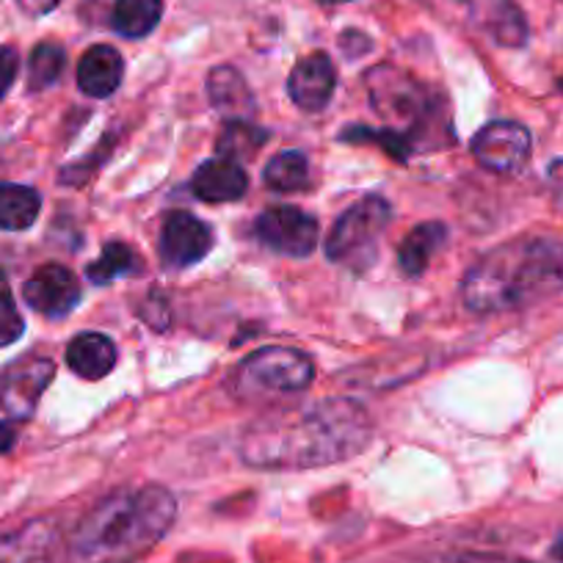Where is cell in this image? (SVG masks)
<instances>
[{"mask_svg": "<svg viewBox=\"0 0 563 563\" xmlns=\"http://www.w3.org/2000/svg\"><path fill=\"white\" fill-rule=\"evenodd\" d=\"M473 158L495 175H514L530 158V133L519 122H489L473 135Z\"/></svg>", "mask_w": 563, "mask_h": 563, "instance_id": "9", "label": "cell"}, {"mask_svg": "<svg viewBox=\"0 0 563 563\" xmlns=\"http://www.w3.org/2000/svg\"><path fill=\"white\" fill-rule=\"evenodd\" d=\"M338 86V69L327 53H310L294 67L288 78V95L301 111H323Z\"/></svg>", "mask_w": 563, "mask_h": 563, "instance_id": "13", "label": "cell"}, {"mask_svg": "<svg viewBox=\"0 0 563 563\" xmlns=\"http://www.w3.org/2000/svg\"><path fill=\"white\" fill-rule=\"evenodd\" d=\"M265 186L274 191H301L310 186V161L299 150L279 153L265 164Z\"/></svg>", "mask_w": 563, "mask_h": 563, "instance_id": "22", "label": "cell"}, {"mask_svg": "<svg viewBox=\"0 0 563 563\" xmlns=\"http://www.w3.org/2000/svg\"><path fill=\"white\" fill-rule=\"evenodd\" d=\"M191 188L202 202H235L246 194L249 177L235 161L216 158L194 172Z\"/></svg>", "mask_w": 563, "mask_h": 563, "instance_id": "16", "label": "cell"}, {"mask_svg": "<svg viewBox=\"0 0 563 563\" xmlns=\"http://www.w3.org/2000/svg\"><path fill=\"white\" fill-rule=\"evenodd\" d=\"M470 23L503 47H522L528 42V20L517 0H459Z\"/></svg>", "mask_w": 563, "mask_h": 563, "instance_id": "12", "label": "cell"}, {"mask_svg": "<svg viewBox=\"0 0 563 563\" xmlns=\"http://www.w3.org/2000/svg\"><path fill=\"white\" fill-rule=\"evenodd\" d=\"M552 558H555V561H561V563H563V536H561V539L555 541V544H552Z\"/></svg>", "mask_w": 563, "mask_h": 563, "instance_id": "33", "label": "cell"}, {"mask_svg": "<svg viewBox=\"0 0 563 563\" xmlns=\"http://www.w3.org/2000/svg\"><path fill=\"white\" fill-rule=\"evenodd\" d=\"M23 296L31 310L47 318H64L78 307L80 282L67 265L47 263L29 276Z\"/></svg>", "mask_w": 563, "mask_h": 563, "instance_id": "10", "label": "cell"}, {"mask_svg": "<svg viewBox=\"0 0 563 563\" xmlns=\"http://www.w3.org/2000/svg\"><path fill=\"white\" fill-rule=\"evenodd\" d=\"M67 67V53L56 42H42L34 47L29 58V89L42 91L56 84Z\"/></svg>", "mask_w": 563, "mask_h": 563, "instance_id": "25", "label": "cell"}, {"mask_svg": "<svg viewBox=\"0 0 563 563\" xmlns=\"http://www.w3.org/2000/svg\"><path fill=\"white\" fill-rule=\"evenodd\" d=\"M161 257L172 268H188V265L199 263L213 249V230L197 216L186 213V210H175L166 216L164 230H161Z\"/></svg>", "mask_w": 563, "mask_h": 563, "instance_id": "11", "label": "cell"}, {"mask_svg": "<svg viewBox=\"0 0 563 563\" xmlns=\"http://www.w3.org/2000/svg\"><path fill=\"white\" fill-rule=\"evenodd\" d=\"M254 232L274 252L299 260L310 257L318 246V238H321V227H318L316 216L290 208V205L263 210L254 221Z\"/></svg>", "mask_w": 563, "mask_h": 563, "instance_id": "7", "label": "cell"}, {"mask_svg": "<svg viewBox=\"0 0 563 563\" xmlns=\"http://www.w3.org/2000/svg\"><path fill=\"white\" fill-rule=\"evenodd\" d=\"M323 3H345V0H323Z\"/></svg>", "mask_w": 563, "mask_h": 563, "instance_id": "34", "label": "cell"}, {"mask_svg": "<svg viewBox=\"0 0 563 563\" xmlns=\"http://www.w3.org/2000/svg\"><path fill=\"white\" fill-rule=\"evenodd\" d=\"M58 530L51 519H34L14 533L0 536V563H53Z\"/></svg>", "mask_w": 563, "mask_h": 563, "instance_id": "14", "label": "cell"}, {"mask_svg": "<svg viewBox=\"0 0 563 563\" xmlns=\"http://www.w3.org/2000/svg\"><path fill=\"white\" fill-rule=\"evenodd\" d=\"M139 271H141L139 254H135L128 243L113 241L108 243V246L102 249L100 257L86 268V276H89V282H95V285H108V282H113L117 276L139 274Z\"/></svg>", "mask_w": 563, "mask_h": 563, "instance_id": "24", "label": "cell"}, {"mask_svg": "<svg viewBox=\"0 0 563 563\" xmlns=\"http://www.w3.org/2000/svg\"><path fill=\"white\" fill-rule=\"evenodd\" d=\"M445 238L448 230L440 221H426V224L406 232V238L398 246V268L404 271V276L417 279V276L426 274V268L431 265V257L440 252Z\"/></svg>", "mask_w": 563, "mask_h": 563, "instance_id": "19", "label": "cell"}, {"mask_svg": "<svg viewBox=\"0 0 563 563\" xmlns=\"http://www.w3.org/2000/svg\"><path fill=\"white\" fill-rule=\"evenodd\" d=\"M453 563H528L519 558L508 555H486V552H464V555L453 558Z\"/></svg>", "mask_w": 563, "mask_h": 563, "instance_id": "29", "label": "cell"}, {"mask_svg": "<svg viewBox=\"0 0 563 563\" xmlns=\"http://www.w3.org/2000/svg\"><path fill=\"white\" fill-rule=\"evenodd\" d=\"M56 365L45 356H23L9 365L0 376V406L12 420H29L42 400V393L51 387Z\"/></svg>", "mask_w": 563, "mask_h": 563, "instance_id": "8", "label": "cell"}, {"mask_svg": "<svg viewBox=\"0 0 563 563\" xmlns=\"http://www.w3.org/2000/svg\"><path fill=\"white\" fill-rule=\"evenodd\" d=\"M393 221V208L382 197H365L351 205L327 238V257L338 265L365 271L378 254V241Z\"/></svg>", "mask_w": 563, "mask_h": 563, "instance_id": "5", "label": "cell"}, {"mask_svg": "<svg viewBox=\"0 0 563 563\" xmlns=\"http://www.w3.org/2000/svg\"><path fill=\"white\" fill-rule=\"evenodd\" d=\"M42 210L40 191L18 183H3L0 186V230L23 232L36 221Z\"/></svg>", "mask_w": 563, "mask_h": 563, "instance_id": "20", "label": "cell"}, {"mask_svg": "<svg viewBox=\"0 0 563 563\" xmlns=\"http://www.w3.org/2000/svg\"><path fill=\"white\" fill-rule=\"evenodd\" d=\"M265 139L268 135L263 133L260 128H254V124L249 122H227L224 130L219 133V139H216V153L221 155V158L227 161H249L254 158V153H257L260 147L265 144Z\"/></svg>", "mask_w": 563, "mask_h": 563, "instance_id": "23", "label": "cell"}, {"mask_svg": "<svg viewBox=\"0 0 563 563\" xmlns=\"http://www.w3.org/2000/svg\"><path fill=\"white\" fill-rule=\"evenodd\" d=\"M312 378H316V365L310 356L282 345L254 351L235 367V389L243 398L301 393L310 387Z\"/></svg>", "mask_w": 563, "mask_h": 563, "instance_id": "6", "label": "cell"}, {"mask_svg": "<svg viewBox=\"0 0 563 563\" xmlns=\"http://www.w3.org/2000/svg\"><path fill=\"white\" fill-rule=\"evenodd\" d=\"M164 18V0H117L111 23L117 34L128 40H141L153 34L155 25Z\"/></svg>", "mask_w": 563, "mask_h": 563, "instance_id": "21", "label": "cell"}, {"mask_svg": "<svg viewBox=\"0 0 563 563\" xmlns=\"http://www.w3.org/2000/svg\"><path fill=\"white\" fill-rule=\"evenodd\" d=\"M563 296V243L555 238H517L475 260L464 274L462 299L467 310H522Z\"/></svg>", "mask_w": 563, "mask_h": 563, "instance_id": "3", "label": "cell"}, {"mask_svg": "<svg viewBox=\"0 0 563 563\" xmlns=\"http://www.w3.org/2000/svg\"><path fill=\"white\" fill-rule=\"evenodd\" d=\"M117 345L100 332H84L67 345V365L75 376L86 382L106 378L117 367Z\"/></svg>", "mask_w": 563, "mask_h": 563, "instance_id": "18", "label": "cell"}, {"mask_svg": "<svg viewBox=\"0 0 563 563\" xmlns=\"http://www.w3.org/2000/svg\"><path fill=\"white\" fill-rule=\"evenodd\" d=\"M208 100L221 117H227V122H235V119L238 122H249L257 113L254 95L249 89L246 78L235 67H230V64H221V67L210 69Z\"/></svg>", "mask_w": 563, "mask_h": 563, "instance_id": "15", "label": "cell"}, {"mask_svg": "<svg viewBox=\"0 0 563 563\" xmlns=\"http://www.w3.org/2000/svg\"><path fill=\"white\" fill-rule=\"evenodd\" d=\"M20 69V56L14 47H0V100L7 97V91L12 89L14 78H18Z\"/></svg>", "mask_w": 563, "mask_h": 563, "instance_id": "28", "label": "cell"}, {"mask_svg": "<svg viewBox=\"0 0 563 563\" xmlns=\"http://www.w3.org/2000/svg\"><path fill=\"white\" fill-rule=\"evenodd\" d=\"M340 139L354 141V144H360V141H373V144H378V147H382L389 158L400 161V164H404V161L409 158L411 150H415L406 135L395 133V130H389V128L371 130V128H365V124H354V128H349L345 133H340Z\"/></svg>", "mask_w": 563, "mask_h": 563, "instance_id": "26", "label": "cell"}, {"mask_svg": "<svg viewBox=\"0 0 563 563\" xmlns=\"http://www.w3.org/2000/svg\"><path fill=\"white\" fill-rule=\"evenodd\" d=\"M25 332V321L14 305L12 285H9L7 271L0 268V349L18 343Z\"/></svg>", "mask_w": 563, "mask_h": 563, "instance_id": "27", "label": "cell"}, {"mask_svg": "<svg viewBox=\"0 0 563 563\" xmlns=\"http://www.w3.org/2000/svg\"><path fill=\"white\" fill-rule=\"evenodd\" d=\"M371 440L365 406L327 398L257 417L241 437V459L254 470H316L360 456Z\"/></svg>", "mask_w": 563, "mask_h": 563, "instance_id": "1", "label": "cell"}, {"mask_svg": "<svg viewBox=\"0 0 563 563\" xmlns=\"http://www.w3.org/2000/svg\"><path fill=\"white\" fill-rule=\"evenodd\" d=\"M58 3H62V0H18V7L23 9L25 14H31V18H42V14L53 12Z\"/></svg>", "mask_w": 563, "mask_h": 563, "instance_id": "30", "label": "cell"}, {"mask_svg": "<svg viewBox=\"0 0 563 563\" xmlns=\"http://www.w3.org/2000/svg\"><path fill=\"white\" fill-rule=\"evenodd\" d=\"M175 517V495L164 486L113 492L73 530L67 563H135L169 533Z\"/></svg>", "mask_w": 563, "mask_h": 563, "instance_id": "2", "label": "cell"}, {"mask_svg": "<svg viewBox=\"0 0 563 563\" xmlns=\"http://www.w3.org/2000/svg\"><path fill=\"white\" fill-rule=\"evenodd\" d=\"M124 75V62L119 56V51H113L111 45H95L84 53L78 64V86L84 95L102 97L113 95L122 84Z\"/></svg>", "mask_w": 563, "mask_h": 563, "instance_id": "17", "label": "cell"}, {"mask_svg": "<svg viewBox=\"0 0 563 563\" xmlns=\"http://www.w3.org/2000/svg\"><path fill=\"white\" fill-rule=\"evenodd\" d=\"M367 97L389 130L406 135L409 144H440V133L448 128V108L431 86L417 80L395 64H376L365 75Z\"/></svg>", "mask_w": 563, "mask_h": 563, "instance_id": "4", "label": "cell"}, {"mask_svg": "<svg viewBox=\"0 0 563 563\" xmlns=\"http://www.w3.org/2000/svg\"><path fill=\"white\" fill-rule=\"evenodd\" d=\"M550 180L555 183L558 188H563V161H555V164L550 166Z\"/></svg>", "mask_w": 563, "mask_h": 563, "instance_id": "32", "label": "cell"}, {"mask_svg": "<svg viewBox=\"0 0 563 563\" xmlns=\"http://www.w3.org/2000/svg\"><path fill=\"white\" fill-rule=\"evenodd\" d=\"M18 420H0V453H9L18 442Z\"/></svg>", "mask_w": 563, "mask_h": 563, "instance_id": "31", "label": "cell"}]
</instances>
